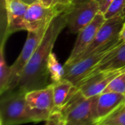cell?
I'll use <instances>...</instances> for the list:
<instances>
[{
  "instance_id": "obj_9",
  "label": "cell",
  "mask_w": 125,
  "mask_h": 125,
  "mask_svg": "<svg viewBox=\"0 0 125 125\" xmlns=\"http://www.w3.org/2000/svg\"><path fill=\"white\" fill-rule=\"evenodd\" d=\"M100 11V7L96 0H85L73 4L67 13V27L70 32L78 34L93 21Z\"/></svg>"
},
{
  "instance_id": "obj_21",
  "label": "cell",
  "mask_w": 125,
  "mask_h": 125,
  "mask_svg": "<svg viewBox=\"0 0 125 125\" xmlns=\"http://www.w3.org/2000/svg\"><path fill=\"white\" fill-rule=\"evenodd\" d=\"M45 125H65L63 113L61 111H53Z\"/></svg>"
},
{
  "instance_id": "obj_4",
  "label": "cell",
  "mask_w": 125,
  "mask_h": 125,
  "mask_svg": "<svg viewBox=\"0 0 125 125\" xmlns=\"http://www.w3.org/2000/svg\"><path fill=\"white\" fill-rule=\"evenodd\" d=\"M1 125H18L33 122L26 101V93L12 91L1 95Z\"/></svg>"
},
{
  "instance_id": "obj_14",
  "label": "cell",
  "mask_w": 125,
  "mask_h": 125,
  "mask_svg": "<svg viewBox=\"0 0 125 125\" xmlns=\"http://www.w3.org/2000/svg\"><path fill=\"white\" fill-rule=\"evenodd\" d=\"M124 68H125V43L120 45L109 58L102 62L93 71H92L83 80L101 71H115ZM83 80H82L81 82H83Z\"/></svg>"
},
{
  "instance_id": "obj_10",
  "label": "cell",
  "mask_w": 125,
  "mask_h": 125,
  "mask_svg": "<svg viewBox=\"0 0 125 125\" xmlns=\"http://www.w3.org/2000/svg\"><path fill=\"white\" fill-rule=\"evenodd\" d=\"M124 71H125V68L115 71L99 72L81 82L76 88L86 98L100 95L116 77Z\"/></svg>"
},
{
  "instance_id": "obj_16",
  "label": "cell",
  "mask_w": 125,
  "mask_h": 125,
  "mask_svg": "<svg viewBox=\"0 0 125 125\" xmlns=\"http://www.w3.org/2000/svg\"><path fill=\"white\" fill-rule=\"evenodd\" d=\"M6 37H4L0 49V94H4L8 91L10 77H11V68L8 66L4 58V45Z\"/></svg>"
},
{
  "instance_id": "obj_12",
  "label": "cell",
  "mask_w": 125,
  "mask_h": 125,
  "mask_svg": "<svg viewBox=\"0 0 125 125\" xmlns=\"http://www.w3.org/2000/svg\"><path fill=\"white\" fill-rule=\"evenodd\" d=\"M125 104V95L115 92H105L97 96L95 116L97 124L107 119Z\"/></svg>"
},
{
  "instance_id": "obj_1",
  "label": "cell",
  "mask_w": 125,
  "mask_h": 125,
  "mask_svg": "<svg viewBox=\"0 0 125 125\" xmlns=\"http://www.w3.org/2000/svg\"><path fill=\"white\" fill-rule=\"evenodd\" d=\"M67 10L56 16L49 24L44 37L24 68L13 91L27 93L44 88L51 84L49 82L51 78L48 70V60L59 34L67 27Z\"/></svg>"
},
{
  "instance_id": "obj_6",
  "label": "cell",
  "mask_w": 125,
  "mask_h": 125,
  "mask_svg": "<svg viewBox=\"0 0 125 125\" xmlns=\"http://www.w3.org/2000/svg\"><path fill=\"white\" fill-rule=\"evenodd\" d=\"M70 7H47L40 1L29 5L23 20V30L36 31L47 27L59 15Z\"/></svg>"
},
{
  "instance_id": "obj_2",
  "label": "cell",
  "mask_w": 125,
  "mask_h": 125,
  "mask_svg": "<svg viewBox=\"0 0 125 125\" xmlns=\"http://www.w3.org/2000/svg\"><path fill=\"white\" fill-rule=\"evenodd\" d=\"M124 43L125 42L117 36L106 43L104 46L86 57L70 65H64V79L70 81L76 87L92 71H93L102 62L109 58L116 49Z\"/></svg>"
},
{
  "instance_id": "obj_13",
  "label": "cell",
  "mask_w": 125,
  "mask_h": 125,
  "mask_svg": "<svg viewBox=\"0 0 125 125\" xmlns=\"http://www.w3.org/2000/svg\"><path fill=\"white\" fill-rule=\"evenodd\" d=\"M4 3L7 27L4 37L7 38L16 31L23 30V16L29 5L22 0H4Z\"/></svg>"
},
{
  "instance_id": "obj_23",
  "label": "cell",
  "mask_w": 125,
  "mask_h": 125,
  "mask_svg": "<svg viewBox=\"0 0 125 125\" xmlns=\"http://www.w3.org/2000/svg\"><path fill=\"white\" fill-rule=\"evenodd\" d=\"M96 1H97V3L99 4L100 12L105 13L106 12L107 9L108 8L109 5L114 0H96Z\"/></svg>"
},
{
  "instance_id": "obj_27",
  "label": "cell",
  "mask_w": 125,
  "mask_h": 125,
  "mask_svg": "<svg viewBox=\"0 0 125 125\" xmlns=\"http://www.w3.org/2000/svg\"><path fill=\"white\" fill-rule=\"evenodd\" d=\"M100 125V124H98V125Z\"/></svg>"
},
{
  "instance_id": "obj_5",
  "label": "cell",
  "mask_w": 125,
  "mask_h": 125,
  "mask_svg": "<svg viewBox=\"0 0 125 125\" xmlns=\"http://www.w3.org/2000/svg\"><path fill=\"white\" fill-rule=\"evenodd\" d=\"M26 101L33 122H45L55 108L52 83L26 93Z\"/></svg>"
},
{
  "instance_id": "obj_15",
  "label": "cell",
  "mask_w": 125,
  "mask_h": 125,
  "mask_svg": "<svg viewBox=\"0 0 125 125\" xmlns=\"http://www.w3.org/2000/svg\"><path fill=\"white\" fill-rule=\"evenodd\" d=\"M55 108L54 111H62L63 108L69 100L75 86L70 81L62 79V80L52 83Z\"/></svg>"
},
{
  "instance_id": "obj_26",
  "label": "cell",
  "mask_w": 125,
  "mask_h": 125,
  "mask_svg": "<svg viewBox=\"0 0 125 125\" xmlns=\"http://www.w3.org/2000/svg\"><path fill=\"white\" fill-rule=\"evenodd\" d=\"M85 1V0H75V1H74V4H75V3H78V2H81V1Z\"/></svg>"
},
{
  "instance_id": "obj_25",
  "label": "cell",
  "mask_w": 125,
  "mask_h": 125,
  "mask_svg": "<svg viewBox=\"0 0 125 125\" xmlns=\"http://www.w3.org/2000/svg\"><path fill=\"white\" fill-rule=\"evenodd\" d=\"M22 1L23 2H25L26 4H27L28 5H30V4H33L34 2L38 1V0H22Z\"/></svg>"
},
{
  "instance_id": "obj_22",
  "label": "cell",
  "mask_w": 125,
  "mask_h": 125,
  "mask_svg": "<svg viewBox=\"0 0 125 125\" xmlns=\"http://www.w3.org/2000/svg\"><path fill=\"white\" fill-rule=\"evenodd\" d=\"M38 1L47 7H70L75 0H38Z\"/></svg>"
},
{
  "instance_id": "obj_7",
  "label": "cell",
  "mask_w": 125,
  "mask_h": 125,
  "mask_svg": "<svg viewBox=\"0 0 125 125\" xmlns=\"http://www.w3.org/2000/svg\"><path fill=\"white\" fill-rule=\"evenodd\" d=\"M125 21V11L111 18L106 19L105 21L99 29L94 39L91 44L83 51L80 55L75 58L70 64V65L76 61L82 60L89 55L97 51L106 43L119 36V34L122 29V27ZM66 65V66H68Z\"/></svg>"
},
{
  "instance_id": "obj_24",
  "label": "cell",
  "mask_w": 125,
  "mask_h": 125,
  "mask_svg": "<svg viewBox=\"0 0 125 125\" xmlns=\"http://www.w3.org/2000/svg\"><path fill=\"white\" fill-rule=\"evenodd\" d=\"M119 38L125 43V21L122 27V29H121L119 34Z\"/></svg>"
},
{
  "instance_id": "obj_3",
  "label": "cell",
  "mask_w": 125,
  "mask_h": 125,
  "mask_svg": "<svg viewBox=\"0 0 125 125\" xmlns=\"http://www.w3.org/2000/svg\"><path fill=\"white\" fill-rule=\"evenodd\" d=\"M97 96L86 98L75 87L62 111L65 125H97L95 116Z\"/></svg>"
},
{
  "instance_id": "obj_20",
  "label": "cell",
  "mask_w": 125,
  "mask_h": 125,
  "mask_svg": "<svg viewBox=\"0 0 125 125\" xmlns=\"http://www.w3.org/2000/svg\"><path fill=\"white\" fill-rule=\"evenodd\" d=\"M124 11H125V0H114L104 15L105 19H108Z\"/></svg>"
},
{
  "instance_id": "obj_18",
  "label": "cell",
  "mask_w": 125,
  "mask_h": 125,
  "mask_svg": "<svg viewBox=\"0 0 125 125\" xmlns=\"http://www.w3.org/2000/svg\"><path fill=\"white\" fill-rule=\"evenodd\" d=\"M115 92L125 95V71L116 77L103 93Z\"/></svg>"
},
{
  "instance_id": "obj_8",
  "label": "cell",
  "mask_w": 125,
  "mask_h": 125,
  "mask_svg": "<svg viewBox=\"0 0 125 125\" xmlns=\"http://www.w3.org/2000/svg\"><path fill=\"white\" fill-rule=\"evenodd\" d=\"M47 27L42 28L36 31H29L26 42L17 57L14 63L10 66L11 68V77L9 85V88L7 92L13 91L18 83V81L26 67V64L31 59L34 51L39 46L42 38L44 37ZM6 93V92H5Z\"/></svg>"
},
{
  "instance_id": "obj_11",
  "label": "cell",
  "mask_w": 125,
  "mask_h": 125,
  "mask_svg": "<svg viewBox=\"0 0 125 125\" xmlns=\"http://www.w3.org/2000/svg\"><path fill=\"white\" fill-rule=\"evenodd\" d=\"M105 20L106 19L104 13L100 11L93 21L87 26L83 27L78 33V37L74 44L73 49L64 65L70 64L75 58H76L83 51L86 50V49L94 39L99 29L105 21Z\"/></svg>"
},
{
  "instance_id": "obj_19",
  "label": "cell",
  "mask_w": 125,
  "mask_h": 125,
  "mask_svg": "<svg viewBox=\"0 0 125 125\" xmlns=\"http://www.w3.org/2000/svg\"><path fill=\"white\" fill-rule=\"evenodd\" d=\"M100 124L107 125H125V104Z\"/></svg>"
},
{
  "instance_id": "obj_17",
  "label": "cell",
  "mask_w": 125,
  "mask_h": 125,
  "mask_svg": "<svg viewBox=\"0 0 125 125\" xmlns=\"http://www.w3.org/2000/svg\"><path fill=\"white\" fill-rule=\"evenodd\" d=\"M48 70L50 74L51 83L59 82L64 79V66L58 61L56 55L52 52L48 60Z\"/></svg>"
}]
</instances>
